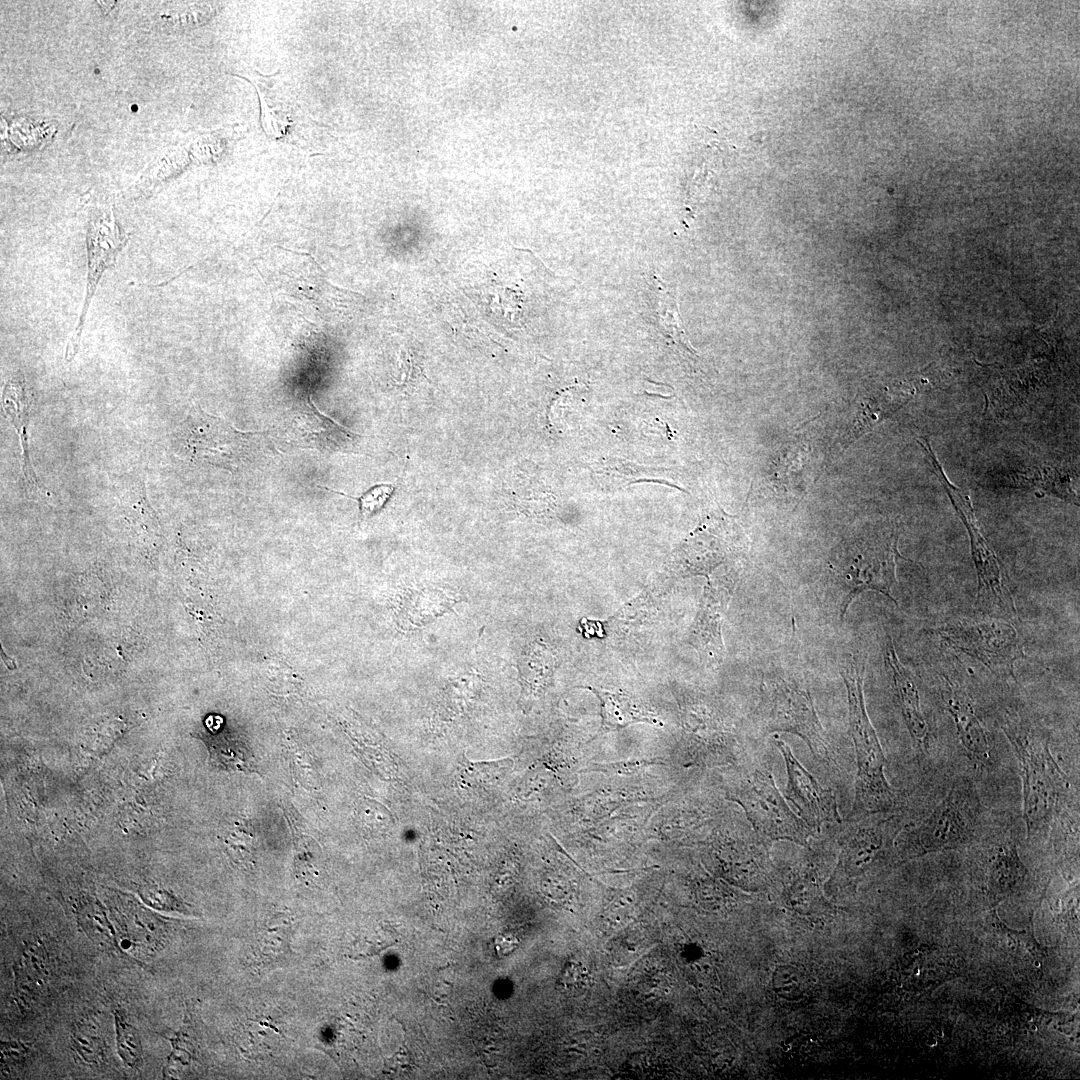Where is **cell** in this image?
Wrapping results in <instances>:
<instances>
[{"label": "cell", "instance_id": "cell-1", "mask_svg": "<svg viewBox=\"0 0 1080 1080\" xmlns=\"http://www.w3.org/2000/svg\"><path fill=\"white\" fill-rule=\"evenodd\" d=\"M1002 729L1020 768L1026 834L1035 838L1059 812L1069 790L1067 776L1053 758L1049 737L1040 726L1018 715H1009Z\"/></svg>", "mask_w": 1080, "mask_h": 1080}, {"label": "cell", "instance_id": "cell-2", "mask_svg": "<svg viewBox=\"0 0 1080 1080\" xmlns=\"http://www.w3.org/2000/svg\"><path fill=\"white\" fill-rule=\"evenodd\" d=\"M841 675L847 691L849 728L857 762L855 796L849 818L858 820L891 811L897 798L885 776L886 759L866 711L864 664L850 655L842 666Z\"/></svg>", "mask_w": 1080, "mask_h": 1080}, {"label": "cell", "instance_id": "cell-3", "mask_svg": "<svg viewBox=\"0 0 1080 1080\" xmlns=\"http://www.w3.org/2000/svg\"><path fill=\"white\" fill-rule=\"evenodd\" d=\"M897 543L894 527H879L866 530L837 548L829 569L841 620L855 598L869 590L885 595L898 606L892 596L899 557Z\"/></svg>", "mask_w": 1080, "mask_h": 1080}, {"label": "cell", "instance_id": "cell-4", "mask_svg": "<svg viewBox=\"0 0 1080 1080\" xmlns=\"http://www.w3.org/2000/svg\"><path fill=\"white\" fill-rule=\"evenodd\" d=\"M980 800L968 779L961 778L933 811L907 834L915 854L955 849L971 843L979 829Z\"/></svg>", "mask_w": 1080, "mask_h": 1080}, {"label": "cell", "instance_id": "cell-5", "mask_svg": "<svg viewBox=\"0 0 1080 1080\" xmlns=\"http://www.w3.org/2000/svg\"><path fill=\"white\" fill-rule=\"evenodd\" d=\"M755 715L767 732L795 734L804 740L817 759L831 761L812 699L795 682L780 676H764Z\"/></svg>", "mask_w": 1080, "mask_h": 1080}, {"label": "cell", "instance_id": "cell-6", "mask_svg": "<svg viewBox=\"0 0 1080 1080\" xmlns=\"http://www.w3.org/2000/svg\"><path fill=\"white\" fill-rule=\"evenodd\" d=\"M936 634L949 646L977 659L1000 678H1013L1014 664L1023 658L1017 630L999 618H963L940 626Z\"/></svg>", "mask_w": 1080, "mask_h": 1080}, {"label": "cell", "instance_id": "cell-7", "mask_svg": "<svg viewBox=\"0 0 1080 1080\" xmlns=\"http://www.w3.org/2000/svg\"><path fill=\"white\" fill-rule=\"evenodd\" d=\"M260 433L242 432L221 418L194 407L177 435L179 451L191 461L238 468L250 460Z\"/></svg>", "mask_w": 1080, "mask_h": 1080}, {"label": "cell", "instance_id": "cell-8", "mask_svg": "<svg viewBox=\"0 0 1080 1080\" xmlns=\"http://www.w3.org/2000/svg\"><path fill=\"white\" fill-rule=\"evenodd\" d=\"M729 799L743 808L758 836L807 845V825L787 806L768 770H752Z\"/></svg>", "mask_w": 1080, "mask_h": 1080}, {"label": "cell", "instance_id": "cell-9", "mask_svg": "<svg viewBox=\"0 0 1080 1080\" xmlns=\"http://www.w3.org/2000/svg\"><path fill=\"white\" fill-rule=\"evenodd\" d=\"M918 443L969 533L972 557L978 577V600L989 602L1002 611L1015 613L1007 575L977 525L969 497L947 479L929 441L923 438L922 442Z\"/></svg>", "mask_w": 1080, "mask_h": 1080}, {"label": "cell", "instance_id": "cell-10", "mask_svg": "<svg viewBox=\"0 0 1080 1080\" xmlns=\"http://www.w3.org/2000/svg\"><path fill=\"white\" fill-rule=\"evenodd\" d=\"M127 242L111 211L91 219L87 234V285L80 317L66 347L65 358L70 361L78 351L85 316L103 272L116 262Z\"/></svg>", "mask_w": 1080, "mask_h": 1080}, {"label": "cell", "instance_id": "cell-11", "mask_svg": "<svg viewBox=\"0 0 1080 1080\" xmlns=\"http://www.w3.org/2000/svg\"><path fill=\"white\" fill-rule=\"evenodd\" d=\"M787 769L785 797L796 808L807 826L819 830L828 822H840L837 802L833 793L823 788L799 763L788 745L775 741Z\"/></svg>", "mask_w": 1080, "mask_h": 1080}, {"label": "cell", "instance_id": "cell-12", "mask_svg": "<svg viewBox=\"0 0 1080 1080\" xmlns=\"http://www.w3.org/2000/svg\"><path fill=\"white\" fill-rule=\"evenodd\" d=\"M843 835L838 872L854 878L866 871L892 843L897 834L894 818L863 817Z\"/></svg>", "mask_w": 1080, "mask_h": 1080}, {"label": "cell", "instance_id": "cell-13", "mask_svg": "<svg viewBox=\"0 0 1080 1080\" xmlns=\"http://www.w3.org/2000/svg\"><path fill=\"white\" fill-rule=\"evenodd\" d=\"M734 585L735 581L731 579L709 581L704 590L691 642L701 657L710 663H719L723 657L721 622Z\"/></svg>", "mask_w": 1080, "mask_h": 1080}, {"label": "cell", "instance_id": "cell-14", "mask_svg": "<svg viewBox=\"0 0 1080 1080\" xmlns=\"http://www.w3.org/2000/svg\"><path fill=\"white\" fill-rule=\"evenodd\" d=\"M117 945L124 951L147 957L157 954L165 945L167 926L151 912L127 904L114 910Z\"/></svg>", "mask_w": 1080, "mask_h": 1080}, {"label": "cell", "instance_id": "cell-15", "mask_svg": "<svg viewBox=\"0 0 1080 1080\" xmlns=\"http://www.w3.org/2000/svg\"><path fill=\"white\" fill-rule=\"evenodd\" d=\"M941 697L955 723L957 735L967 755L982 766H991L992 746L969 697L949 681H946Z\"/></svg>", "mask_w": 1080, "mask_h": 1080}, {"label": "cell", "instance_id": "cell-16", "mask_svg": "<svg viewBox=\"0 0 1080 1080\" xmlns=\"http://www.w3.org/2000/svg\"><path fill=\"white\" fill-rule=\"evenodd\" d=\"M304 410L292 413L285 429L287 440L299 447L323 452L347 447L352 434L321 413L310 400Z\"/></svg>", "mask_w": 1080, "mask_h": 1080}, {"label": "cell", "instance_id": "cell-17", "mask_svg": "<svg viewBox=\"0 0 1080 1080\" xmlns=\"http://www.w3.org/2000/svg\"><path fill=\"white\" fill-rule=\"evenodd\" d=\"M885 662L910 737L919 750L926 752L930 745V731L921 710L918 688L909 671L898 659L890 636L886 643Z\"/></svg>", "mask_w": 1080, "mask_h": 1080}, {"label": "cell", "instance_id": "cell-18", "mask_svg": "<svg viewBox=\"0 0 1080 1080\" xmlns=\"http://www.w3.org/2000/svg\"><path fill=\"white\" fill-rule=\"evenodd\" d=\"M30 406L31 393L24 377L21 374L10 377L3 387L2 407L6 417L14 425L20 437L23 451L22 470L27 492L30 495H37L40 491V486L31 465L28 449L27 427Z\"/></svg>", "mask_w": 1080, "mask_h": 1080}, {"label": "cell", "instance_id": "cell-19", "mask_svg": "<svg viewBox=\"0 0 1080 1080\" xmlns=\"http://www.w3.org/2000/svg\"><path fill=\"white\" fill-rule=\"evenodd\" d=\"M595 694L600 704L601 724L598 734L618 731L635 723L662 726L655 713L623 692H613L593 686H583Z\"/></svg>", "mask_w": 1080, "mask_h": 1080}, {"label": "cell", "instance_id": "cell-20", "mask_svg": "<svg viewBox=\"0 0 1080 1080\" xmlns=\"http://www.w3.org/2000/svg\"><path fill=\"white\" fill-rule=\"evenodd\" d=\"M518 664L521 684L520 703L528 710L551 685L557 661L547 645L533 642L526 647Z\"/></svg>", "mask_w": 1080, "mask_h": 1080}, {"label": "cell", "instance_id": "cell-21", "mask_svg": "<svg viewBox=\"0 0 1080 1080\" xmlns=\"http://www.w3.org/2000/svg\"><path fill=\"white\" fill-rule=\"evenodd\" d=\"M1071 479L1067 471L1047 466L1035 467L1025 471H1012L998 477L1001 485L1042 491L1078 504Z\"/></svg>", "mask_w": 1080, "mask_h": 1080}, {"label": "cell", "instance_id": "cell-22", "mask_svg": "<svg viewBox=\"0 0 1080 1080\" xmlns=\"http://www.w3.org/2000/svg\"><path fill=\"white\" fill-rule=\"evenodd\" d=\"M911 397L909 391L885 390L864 399L854 415L852 424L843 438L844 447L873 429L876 424L903 406Z\"/></svg>", "mask_w": 1080, "mask_h": 1080}, {"label": "cell", "instance_id": "cell-23", "mask_svg": "<svg viewBox=\"0 0 1080 1080\" xmlns=\"http://www.w3.org/2000/svg\"><path fill=\"white\" fill-rule=\"evenodd\" d=\"M76 915L78 925L91 941L106 949L118 947L113 922H110L100 905L85 901L79 904Z\"/></svg>", "mask_w": 1080, "mask_h": 1080}, {"label": "cell", "instance_id": "cell-24", "mask_svg": "<svg viewBox=\"0 0 1080 1080\" xmlns=\"http://www.w3.org/2000/svg\"><path fill=\"white\" fill-rule=\"evenodd\" d=\"M73 1050L88 1064H100L105 1060L107 1045L100 1026L94 1018L79 1020L71 1034Z\"/></svg>", "mask_w": 1080, "mask_h": 1080}, {"label": "cell", "instance_id": "cell-25", "mask_svg": "<svg viewBox=\"0 0 1080 1080\" xmlns=\"http://www.w3.org/2000/svg\"><path fill=\"white\" fill-rule=\"evenodd\" d=\"M658 288V316L662 327L671 338L684 348L693 352L683 330L678 303L674 291L659 276H654Z\"/></svg>", "mask_w": 1080, "mask_h": 1080}, {"label": "cell", "instance_id": "cell-26", "mask_svg": "<svg viewBox=\"0 0 1080 1080\" xmlns=\"http://www.w3.org/2000/svg\"><path fill=\"white\" fill-rule=\"evenodd\" d=\"M117 1052L126 1066L139 1069L142 1065L143 1047L137 1028L128 1021L120 1009L114 1010Z\"/></svg>", "mask_w": 1080, "mask_h": 1080}, {"label": "cell", "instance_id": "cell-27", "mask_svg": "<svg viewBox=\"0 0 1080 1080\" xmlns=\"http://www.w3.org/2000/svg\"><path fill=\"white\" fill-rule=\"evenodd\" d=\"M512 766V760L470 762L467 761L460 777L462 783L470 787L495 785L500 782Z\"/></svg>", "mask_w": 1080, "mask_h": 1080}, {"label": "cell", "instance_id": "cell-28", "mask_svg": "<svg viewBox=\"0 0 1080 1080\" xmlns=\"http://www.w3.org/2000/svg\"><path fill=\"white\" fill-rule=\"evenodd\" d=\"M1023 874L1017 850L1004 845L998 849L991 869V884L994 889L1005 892L1021 879Z\"/></svg>", "mask_w": 1080, "mask_h": 1080}, {"label": "cell", "instance_id": "cell-29", "mask_svg": "<svg viewBox=\"0 0 1080 1080\" xmlns=\"http://www.w3.org/2000/svg\"><path fill=\"white\" fill-rule=\"evenodd\" d=\"M774 993L787 1001H797L805 993L806 978L801 969L794 965H778L771 977Z\"/></svg>", "mask_w": 1080, "mask_h": 1080}, {"label": "cell", "instance_id": "cell-30", "mask_svg": "<svg viewBox=\"0 0 1080 1080\" xmlns=\"http://www.w3.org/2000/svg\"><path fill=\"white\" fill-rule=\"evenodd\" d=\"M229 854L239 864L251 862L255 852V837L246 829L237 828L226 842Z\"/></svg>", "mask_w": 1080, "mask_h": 1080}, {"label": "cell", "instance_id": "cell-31", "mask_svg": "<svg viewBox=\"0 0 1080 1080\" xmlns=\"http://www.w3.org/2000/svg\"><path fill=\"white\" fill-rule=\"evenodd\" d=\"M394 487L391 484H377L369 488L360 497L354 498L359 502V508L364 518L372 516L379 511L391 497Z\"/></svg>", "mask_w": 1080, "mask_h": 1080}, {"label": "cell", "instance_id": "cell-32", "mask_svg": "<svg viewBox=\"0 0 1080 1080\" xmlns=\"http://www.w3.org/2000/svg\"><path fill=\"white\" fill-rule=\"evenodd\" d=\"M586 978L587 971L581 963L569 962L563 968L557 985L561 991L573 992L584 986Z\"/></svg>", "mask_w": 1080, "mask_h": 1080}, {"label": "cell", "instance_id": "cell-33", "mask_svg": "<svg viewBox=\"0 0 1080 1080\" xmlns=\"http://www.w3.org/2000/svg\"><path fill=\"white\" fill-rule=\"evenodd\" d=\"M142 897L151 907L172 912L187 913V908L172 895L156 888H145Z\"/></svg>", "mask_w": 1080, "mask_h": 1080}, {"label": "cell", "instance_id": "cell-34", "mask_svg": "<svg viewBox=\"0 0 1080 1080\" xmlns=\"http://www.w3.org/2000/svg\"><path fill=\"white\" fill-rule=\"evenodd\" d=\"M1 1052L2 1071L7 1072L22 1065L27 1059L29 1050L23 1043L10 1041L2 1042Z\"/></svg>", "mask_w": 1080, "mask_h": 1080}, {"label": "cell", "instance_id": "cell-35", "mask_svg": "<svg viewBox=\"0 0 1080 1080\" xmlns=\"http://www.w3.org/2000/svg\"><path fill=\"white\" fill-rule=\"evenodd\" d=\"M494 950L498 956L504 957L512 954L519 945V940L511 933H502L494 939Z\"/></svg>", "mask_w": 1080, "mask_h": 1080}]
</instances>
